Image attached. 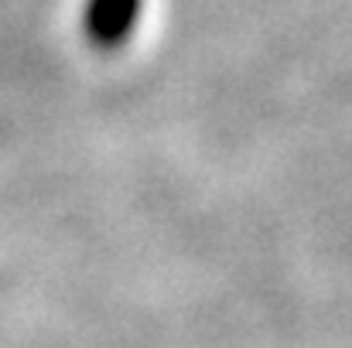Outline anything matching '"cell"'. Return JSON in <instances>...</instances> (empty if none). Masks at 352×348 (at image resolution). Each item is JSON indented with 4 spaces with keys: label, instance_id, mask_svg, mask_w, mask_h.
<instances>
[{
    "label": "cell",
    "instance_id": "1",
    "mask_svg": "<svg viewBox=\"0 0 352 348\" xmlns=\"http://www.w3.org/2000/svg\"><path fill=\"white\" fill-rule=\"evenodd\" d=\"M144 17V0H82V34L96 51H117Z\"/></svg>",
    "mask_w": 352,
    "mask_h": 348
}]
</instances>
